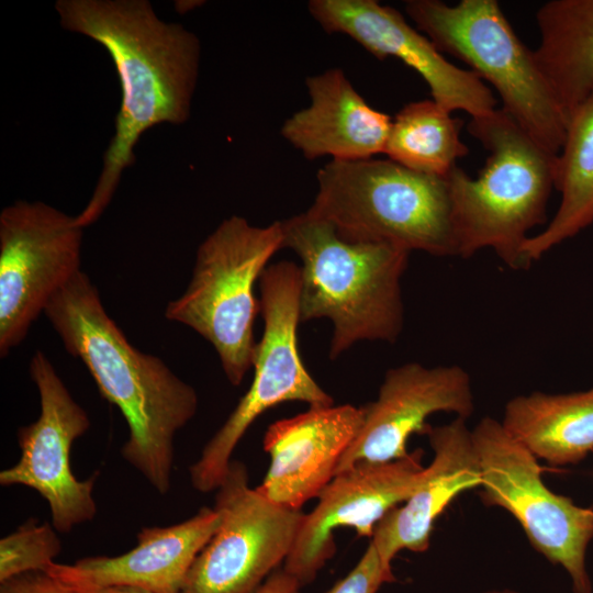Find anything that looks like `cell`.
<instances>
[{
	"mask_svg": "<svg viewBox=\"0 0 593 593\" xmlns=\"http://www.w3.org/2000/svg\"><path fill=\"white\" fill-rule=\"evenodd\" d=\"M55 8L64 29L108 51L122 93L97 186L75 216L83 228L110 203L123 170L135 160L142 134L160 123L182 124L189 119L201 48L194 33L161 21L146 0H58Z\"/></svg>",
	"mask_w": 593,
	"mask_h": 593,
	"instance_id": "6da1fadb",
	"label": "cell"
},
{
	"mask_svg": "<svg viewBox=\"0 0 593 593\" xmlns=\"http://www.w3.org/2000/svg\"><path fill=\"white\" fill-rule=\"evenodd\" d=\"M45 316L65 349L79 358L100 394L125 418L122 457L165 495L171 486L176 434L195 415V390L157 356L127 340L98 289L80 270L48 302Z\"/></svg>",
	"mask_w": 593,
	"mask_h": 593,
	"instance_id": "7a4b0ae2",
	"label": "cell"
},
{
	"mask_svg": "<svg viewBox=\"0 0 593 593\" xmlns=\"http://www.w3.org/2000/svg\"><path fill=\"white\" fill-rule=\"evenodd\" d=\"M283 248L301 259V323H333L329 358L361 340L394 343L403 329L401 280L410 253L371 240H349L305 211L281 221Z\"/></svg>",
	"mask_w": 593,
	"mask_h": 593,
	"instance_id": "3957f363",
	"label": "cell"
},
{
	"mask_svg": "<svg viewBox=\"0 0 593 593\" xmlns=\"http://www.w3.org/2000/svg\"><path fill=\"white\" fill-rule=\"evenodd\" d=\"M468 132L488 150L478 178L458 166L446 176L451 201L456 256L491 248L514 270L527 269L529 232L547 221L558 154L526 133L502 109L471 118Z\"/></svg>",
	"mask_w": 593,
	"mask_h": 593,
	"instance_id": "277c9868",
	"label": "cell"
},
{
	"mask_svg": "<svg viewBox=\"0 0 593 593\" xmlns=\"http://www.w3.org/2000/svg\"><path fill=\"white\" fill-rule=\"evenodd\" d=\"M316 180L317 193L307 211L334 225L342 237L456 256L446 176L370 158L331 160L318 169Z\"/></svg>",
	"mask_w": 593,
	"mask_h": 593,
	"instance_id": "5b68a950",
	"label": "cell"
},
{
	"mask_svg": "<svg viewBox=\"0 0 593 593\" xmlns=\"http://www.w3.org/2000/svg\"><path fill=\"white\" fill-rule=\"evenodd\" d=\"M283 248L281 221L254 226L239 215L225 219L199 246L186 291L170 301L165 317L208 340L231 384L254 365V324L260 313L254 292L273 255Z\"/></svg>",
	"mask_w": 593,
	"mask_h": 593,
	"instance_id": "8992f818",
	"label": "cell"
},
{
	"mask_svg": "<svg viewBox=\"0 0 593 593\" xmlns=\"http://www.w3.org/2000/svg\"><path fill=\"white\" fill-rule=\"evenodd\" d=\"M405 12L443 54L490 82L502 110L553 154L563 145L567 120L541 72L534 51L517 36L495 0H407Z\"/></svg>",
	"mask_w": 593,
	"mask_h": 593,
	"instance_id": "52a82bcc",
	"label": "cell"
},
{
	"mask_svg": "<svg viewBox=\"0 0 593 593\" xmlns=\"http://www.w3.org/2000/svg\"><path fill=\"white\" fill-rule=\"evenodd\" d=\"M259 287L264 333L257 343L253 381L189 468L190 482L201 493L220 486L237 444L267 410L289 401L305 402L309 407L334 405L305 368L299 350L300 266L287 260L268 266Z\"/></svg>",
	"mask_w": 593,
	"mask_h": 593,
	"instance_id": "ba28073f",
	"label": "cell"
},
{
	"mask_svg": "<svg viewBox=\"0 0 593 593\" xmlns=\"http://www.w3.org/2000/svg\"><path fill=\"white\" fill-rule=\"evenodd\" d=\"M471 436L482 502L513 515L532 546L567 571L574 593H592L585 557L593 540V508L552 492L541 478L538 459L502 422L483 417Z\"/></svg>",
	"mask_w": 593,
	"mask_h": 593,
	"instance_id": "9c48e42d",
	"label": "cell"
},
{
	"mask_svg": "<svg viewBox=\"0 0 593 593\" xmlns=\"http://www.w3.org/2000/svg\"><path fill=\"white\" fill-rule=\"evenodd\" d=\"M82 227L40 201L0 213V357L20 345L51 299L80 269Z\"/></svg>",
	"mask_w": 593,
	"mask_h": 593,
	"instance_id": "30bf717a",
	"label": "cell"
},
{
	"mask_svg": "<svg viewBox=\"0 0 593 593\" xmlns=\"http://www.w3.org/2000/svg\"><path fill=\"white\" fill-rule=\"evenodd\" d=\"M215 491L221 524L194 560L182 593H256L286 561L304 514L251 489L237 460Z\"/></svg>",
	"mask_w": 593,
	"mask_h": 593,
	"instance_id": "8fae6325",
	"label": "cell"
},
{
	"mask_svg": "<svg viewBox=\"0 0 593 593\" xmlns=\"http://www.w3.org/2000/svg\"><path fill=\"white\" fill-rule=\"evenodd\" d=\"M29 370L40 395V415L19 428L20 459L0 472V484L35 490L48 504L53 527L69 533L97 513L98 473L81 481L70 467L71 446L89 429L90 419L43 351L34 353Z\"/></svg>",
	"mask_w": 593,
	"mask_h": 593,
	"instance_id": "7c38bea8",
	"label": "cell"
},
{
	"mask_svg": "<svg viewBox=\"0 0 593 593\" xmlns=\"http://www.w3.org/2000/svg\"><path fill=\"white\" fill-rule=\"evenodd\" d=\"M423 450L387 462L360 461L338 472L304 514L283 570L301 586L312 582L336 550L334 532L350 527L371 537L377 524L425 482Z\"/></svg>",
	"mask_w": 593,
	"mask_h": 593,
	"instance_id": "4fadbf2b",
	"label": "cell"
},
{
	"mask_svg": "<svg viewBox=\"0 0 593 593\" xmlns=\"http://www.w3.org/2000/svg\"><path fill=\"white\" fill-rule=\"evenodd\" d=\"M307 9L325 32L345 34L376 58L395 57L414 69L447 111L479 118L495 110L496 99L483 80L447 60L396 9L376 0H311Z\"/></svg>",
	"mask_w": 593,
	"mask_h": 593,
	"instance_id": "5bb4252c",
	"label": "cell"
},
{
	"mask_svg": "<svg viewBox=\"0 0 593 593\" xmlns=\"http://www.w3.org/2000/svg\"><path fill=\"white\" fill-rule=\"evenodd\" d=\"M362 409V425L335 474L360 461L387 462L405 457L409 438L424 433L432 414L452 413L467 419L474 412V399L470 377L462 367L407 362L385 372L378 398Z\"/></svg>",
	"mask_w": 593,
	"mask_h": 593,
	"instance_id": "9a60e30c",
	"label": "cell"
},
{
	"mask_svg": "<svg viewBox=\"0 0 593 593\" xmlns=\"http://www.w3.org/2000/svg\"><path fill=\"white\" fill-rule=\"evenodd\" d=\"M363 414L362 406L351 404L311 406L272 423L264 436L270 465L256 490L279 506L301 511L335 477Z\"/></svg>",
	"mask_w": 593,
	"mask_h": 593,
	"instance_id": "2e32d148",
	"label": "cell"
},
{
	"mask_svg": "<svg viewBox=\"0 0 593 593\" xmlns=\"http://www.w3.org/2000/svg\"><path fill=\"white\" fill-rule=\"evenodd\" d=\"M220 524L217 510L202 507L181 523L143 527L136 546L122 555L54 562L44 572L71 588L127 585L153 593H182L194 560Z\"/></svg>",
	"mask_w": 593,
	"mask_h": 593,
	"instance_id": "e0dca14e",
	"label": "cell"
},
{
	"mask_svg": "<svg viewBox=\"0 0 593 593\" xmlns=\"http://www.w3.org/2000/svg\"><path fill=\"white\" fill-rule=\"evenodd\" d=\"M434 451L425 482L401 506L389 511L371 536L383 564L401 550L424 552L435 521L462 492L479 488L481 472L467 419L456 417L441 426L427 424L424 433Z\"/></svg>",
	"mask_w": 593,
	"mask_h": 593,
	"instance_id": "ac0fdd59",
	"label": "cell"
},
{
	"mask_svg": "<svg viewBox=\"0 0 593 593\" xmlns=\"http://www.w3.org/2000/svg\"><path fill=\"white\" fill-rule=\"evenodd\" d=\"M305 86L310 104L280 130L305 158L353 161L384 152L392 119L370 107L340 68L309 76Z\"/></svg>",
	"mask_w": 593,
	"mask_h": 593,
	"instance_id": "d6986e66",
	"label": "cell"
},
{
	"mask_svg": "<svg viewBox=\"0 0 593 593\" xmlns=\"http://www.w3.org/2000/svg\"><path fill=\"white\" fill-rule=\"evenodd\" d=\"M502 424L537 459L577 463L593 451V388L516 395L506 403Z\"/></svg>",
	"mask_w": 593,
	"mask_h": 593,
	"instance_id": "ffe728a7",
	"label": "cell"
},
{
	"mask_svg": "<svg viewBox=\"0 0 593 593\" xmlns=\"http://www.w3.org/2000/svg\"><path fill=\"white\" fill-rule=\"evenodd\" d=\"M534 51L566 120L593 94V0H550L536 13Z\"/></svg>",
	"mask_w": 593,
	"mask_h": 593,
	"instance_id": "44dd1931",
	"label": "cell"
},
{
	"mask_svg": "<svg viewBox=\"0 0 593 593\" xmlns=\"http://www.w3.org/2000/svg\"><path fill=\"white\" fill-rule=\"evenodd\" d=\"M555 189L561 194L555 216L524 246L530 265L593 223V94L567 121Z\"/></svg>",
	"mask_w": 593,
	"mask_h": 593,
	"instance_id": "7402d4cb",
	"label": "cell"
},
{
	"mask_svg": "<svg viewBox=\"0 0 593 593\" xmlns=\"http://www.w3.org/2000/svg\"><path fill=\"white\" fill-rule=\"evenodd\" d=\"M450 113L433 99L405 104L392 119L383 153L411 170L447 176L469 152L462 122Z\"/></svg>",
	"mask_w": 593,
	"mask_h": 593,
	"instance_id": "603a6c76",
	"label": "cell"
},
{
	"mask_svg": "<svg viewBox=\"0 0 593 593\" xmlns=\"http://www.w3.org/2000/svg\"><path fill=\"white\" fill-rule=\"evenodd\" d=\"M56 529L29 518L0 540V583L21 574L45 571L61 550Z\"/></svg>",
	"mask_w": 593,
	"mask_h": 593,
	"instance_id": "cb8c5ba5",
	"label": "cell"
},
{
	"mask_svg": "<svg viewBox=\"0 0 593 593\" xmlns=\"http://www.w3.org/2000/svg\"><path fill=\"white\" fill-rule=\"evenodd\" d=\"M394 580L392 569L383 564L370 541L357 564L325 593H377L383 583Z\"/></svg>",
	"mask_w": 593,
	"mask_h": 593,
	"instance_id": "d4e9b609",
	"label": "cell"
},
{
	"mask_svg": "<svg viewBox=\"0 0 593 593\" xmlns=\"http://www.w3.org/2000/svg\"><path fill=\"white\" fill-rule=\"evenodd\" d=\"M0 593H77L44 571L18 575L0 583Z\"/></svg>",
	"mask_w": 593,
	"mask_h": 593,
	"instance_id": "484cf974",
	"label": "cell"
},
{
	"mask_svg": "<svg viewBox=\"0 0 593 593\" xmlns=\"http://www.w3.org/2000/svg\"><path fill=\"white\" fill-rule=\"evenodd\" d=\"M301 584L283 569L276 570L256 593H301Z\"/></svg>",
	"mask_w": 593,
	"mask_h": 593,
	"instance_id": "4316f807",
	"label": "cell"
},
{
	"mask_svg": "<svg viewBox=\"0 0 593 593\" xmlns=\"http://www.w3.org/2000/svg\"><path fill=\"white\" fill-rule=\"evenodd\" d=\"M68 588L77 593H153L144 589L127 585Z\"/></svg>",
	"mask_w": 593,
	"mask_h": 593,
	"instance_id": "83f0119b",
	"label": "cell"
},
{
	"mask_svg": "<svg viewBox=\"0 0 593 593\" xmlns=\"http://www.w3.org/2000/svg\"><path fill=\"white\" fill-rule=\"evenodd\" d=\"M484 593H519V592L511 590V589H503V590H490Z\"/></svg>",
	"mask_w": 593,
	"mask_h": 593,
	"instance_id": "f1b7e54d",
	"label": "cell"
}]
</instances>
